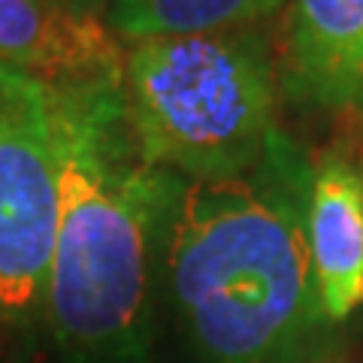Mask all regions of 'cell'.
I'll return each mask as SVG.
<instances>
[{
    "instance_id": "7",
    "label": "cell",
    "mask_w": 363,
    "mask_h": 363,
    "mask_svg": "<svg viewBox=\"0 0 363 363\" xmlns=\"http://www.w3.org/2000/svg\"><path fill=\"white\" fill-rule=\"evenodd\" d=\"M104 18H82L61 0H0V64L43 82L82 76L121 61Z\"/></svg>"
},
{
    "instance_id": "5",
    "label": "cell",
    "mask_w": 363,
    "mask_h": 363,
    "mask_svg": "<svg viewBox=\"0 0 363 363\" xmlns=\"http://www.w3.org/2000/svg\"><path fill=\"white\" fill-rule=\"evenodd\" d=\"M279 79L297 104L363 116V0H291Z\"/></svg>"
},
{
    "instance_id": "3",
    "label": "cell",
    "mask_w": 363,
    "mask_h": 363,
    "mask_svg": "<svg viewBox=\"0 0 363 363\" xmlns=\"http://www.w3.org/2000/svg\"><path fill=\"white\" fill-rule=\"evenodd\" d=\"M121 88L143 157L182 179L245 173L279 133V61L257 25L136 40Z\"/></svg>"
},
{
    "instance_id": "9",
    "label": "cell",
    "mask_w": 363,
    "mask_h": 363,
    "mask_svg": "<svg viewBox=\"0 0 363 363\" xmlns=\"http://www.w3.org/2000/svg\"><path fill=\"white\" fill-rule=\"evenodd\" d=\"M109 4L112 0H61L64 9H70L73 16H82V18H104Z\"/></svg>"
},
{
    "instance_id": "2",
    "label": "cell",
    "mask_w": 363,
    "mask_h": 363,
    "mask_svg": "<svg viewBox=\"0 0 363 363\" xmlns=\"http://www.w3.org/2000/svg\"><path fill=\"white\" fill-rule=\"evenodd\" d=\"M309 169L276 133L227 179H182L161 267L191 342L209 363H297L330 324L306 236Z\"/></svg>"
},
{
    "instance_id": "1",
    "label": "cell",
    "mask_w": 363,
    "mask_h": 363,
    "mask_svg": "<svg viewBox=\"0 0 363 363\" xmlns=\"http://www.w3.org/2000/svg\"><path fill=\"white\" fill-rule=\"evenodd\" d=\"M58 161V227L45 318L70 363H140L152 288L182 176L145 161L121 88V61L45 82Z\"/></svg>"
},
{
    "instance_id": "4",
    "label": "cell",
    "mask_w": 363,
    "mask_h": 363,
    "mask_svg": "<svg viewBox=\"0 0 363 363\" xmlns=\"http://www.w3.org/2000/svg\"><path fill=\"white\" fill-rule=\"evenodd\" d=\"M58 161L43 79L0 64V321L25 324L45 309Z\"/></svg>"
},
{
    "instance_id": "6",
    "label": "cell",
    "mask_w": 363,
    "mask_h": 363,
    "mask_svg": "<svg viewBox=\"0 0 363 363\" xmlns=\"http://www.w3.org/2000/svg\"><path fill=\"white\" fill-rule=\"evenodd\" d=\"M306 236L327 321H348L363 309V169L336 149L312 161Z\"/></svg>"
},
{
    "instance_id": "8",
    "label": "cell",
    "mask_w": 363,
    "mask_h": 363,
    "mask_svg": "<svg viewBox=\"0 0 363 363\" xmlns=\"http://www.w3.org/2000/svg\"><path fill=\"white\" fill-rule=\"evenodd\" d=\"M288 0H112L104 25L118 40L194 37L257 25Z\"/></svg>"
}]
</instances>
